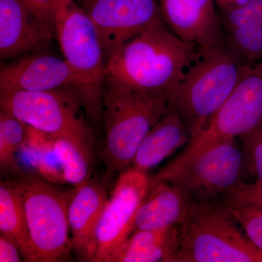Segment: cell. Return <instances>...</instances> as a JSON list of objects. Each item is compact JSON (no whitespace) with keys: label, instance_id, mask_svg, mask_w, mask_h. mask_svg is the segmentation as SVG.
Here are the masks:
<instances>
[{"label":"cell","instance_id":"obj_22","mask_svg":"<svg viewBox=\"0 0 262 262\" xmlns=\"http://www.w3.org/2000/svg\"><path fill=\"white\" fill-rule=\"evenodd\" d=\"M27 125L6 112L0 111V168L2 173L18 170L16 155L25 141Z\"/></svg>","mask_w":262,"mask_h":262},{"label":"cell","instance_id":"obj_5","mask_svg":"<svg viewBox=\"0 0 262 262\" xmlns=\"http://www.w3.org/2000/svg\"><path fill=\"white\" fill-rule=\"evenodd\" d=\"M56 39L83 84L81 101L88 118L97 125L103 116L106 56L97 29L75 0H57Z\"/></svg>","mask_w":262,"mask_h":262},{"label":"cell","instance_id":"obj_17","mask_svg":"<svg viewBox=\"0 0 262 262\" xmlns=\"http://www.w3.org/2000/svg\"><path fill=\"white\" fill-rule=\"evenodd\" d=\"M191 139L192 137L182 119L168 107L163 116L143 139L131 166L148 173L176 151L189 144Z\"/></svg>","mask_w":262,"mask_h":262},{"label":"cell","instance_id":"obj_21","mask_svg":"<svg viewBox=\"0 0 262 262\" xmlns=\"http://www.w3.org/2000/svg\"><path fill=\"white\" fill-rule=\"evenodd\" d=\"M224 44L247 64L262 61V23L239 26L224 32ZM256 63V64H257Z\"/></svg>","mask_w":262,"mask_h":262},{"label":"cell","instance_id":"obj_23","mask_svg":"<svg viewBox=\"0 0 262 262\" xmlns=\"http://www.w3.org/2000/svg\"><path fill=\"white\" fill-rule=\"evenodd\" d=\"M248 239L262 251V208L234 201H222Z\"/></svg>","mask_w":262,"mask_h":262},{"label":"cell","instance_id":"obj_7","mask_svg":"<svg viewBox=\"0 0 262 262\" xmlns=\"http://www.w3.org/2000/svg\"><path fill=\"white\" fill-rule=\"evenodd\" d=\"M246 173L242 146L229 139L177 157L154 177L175 184L194 201H218L244 183Z\"/></svg>","mask_w":262,"mask_h":262},{"label":"cell","instance_id":"obj_9","mask_svg":"<svg viewBox=\"0 0 262 262\" xmlns=\"http://www.w3.org/2000/svg\"><path fill=\"white\" fill-rule=\"evenodd\" d=\"M149 182L148 173L133 166L119 173L96 227L91 261L111 262L134 232L136 213Z\"/></svg>","mask_w":262,"mask_h":262},{"label":"cell","instance_id":"obj_6","mask_svg":"<svg viewBox=\"0 0 262 262\" xmlns=\"http://www.w3.org/2000/svg\"><path fill=\"white\" fill-rule=\"evenodd\" d=\"M0 108L27 126L53 139L72 141L92 156L94 130L74 88L45 91H0Z\"/></svg>","mask_w":262,"mask_h":262},{"label":"cell","instance_id":"obj_10","mask_svg":"<svg viewBox=\"0 0 262 262\" xmlns=\"http://www.w3.org/2000/svg\"><path fill=\"white\" fill-rule=\"evenodd\" d=\"M261 125L262 75L252 68L179 156L187 158L218 141L241 137Z\"/></svg>","mask_w":262,"mask_h":262},{"label":"cell","instance_id":"obj_8","mask_svg":"<svg viewBox=\"0 0 262 262\" xmlns=\"http://www.w3.org/2000/svg\"><path fill=\"white\" fill-rule=\"evenodd\" d=\"M13 183L23 202L34 262L67 261L73 252L68 218L71 192H60L36 176H21Z\"/></svg>","mask_w":262,"mask_h":262},{"label":"cell","instance_id":"obj_14","mask_svg":"<svg viewBox=\"0 0 262 262\" xmlns=\"http://www.w3.org/2000/svg\"><path fill=\"white\" fill-rule=\"evenodd\" d=\"M54 39L49 29L21 0H0L2 62L47 51Z\"/></svg>","mask_w":262,"mask_h":262},{"label":"cell","instance_id":"obj_25","mask_svg":"<svg viewBox=\"0 0 262 262\" xmlns=\"http://www.w3.org/2000/svg\"><path fill=\"white\" fill-rule=\"evenodd\" d=\"M220 18L224 32L245 24L262 23V0H249L239 8L222 10Z\"/></svg>","mask_w":262,"mask_h":262},{"label":"cell","instance_id":"obj_30","mask_svg":"<svg viewBox=\"0 0 262 262\" xmlns=\"http://www.w3.org/2000/svg\"><path fill=\"white\" fill-rule=\"evenodd\" d=\"M253 70L258 75H262V61L258 63L257 64L253 66Z\"/></svg>","mask_w":262,"mask_h":262},{"label":"cell","instance_id":"obj_28","mask_svg":"<svg viewBox=\"0 0 262 262\" xmlns=\"http://www.w3.org/2000/svg\"><path fill=\"white\" fill-rule=\"evenodd\" d=\"M22 255L16 244L0 234V262H19L22 261Z\"/></svg>","mask_w":262,"mask_h":262},{"label":"cell","instance_id":"obj_16","mask_svg":"<svg viewBox=\"0 0 262 262\" xmlns=\"http://www.w3.org/2000/svg\"><path fill=\"white\" fill-rule=\"evenodd\" d=\"M193 203L181 188L153 176L136 213L134 231L179 227L189 215Z\"/></svg>","mask_w":262,"mask_h":262},{"label":"cell","instance_id":"obj_18","mask_svg":"<svg viewBox=\"0 0 262 262\" xmlns=\"http://www.w3.org/2000/svg\"><path fill=\"white\" fill-rule=\"evenodd\" d=\"M179 227L135 230L119 248L111 262H174Z\"/></svg>","mask_w":262,"mask_h":262},{"label":"cell","instance_id":"obj_4","mask_svg":"<svg viewBox=\"0 0 262 262\" xmlns=\"http://www.w3.org/2000/svg\"><path fill=\"white\" fill-rule=\"evenodd\" d=\"M234 222L222 201H194L179 226L174 262H262V251Z\"/></svg>","mask_w":262,"mask_h":262},{"label":"cell","instance_id":"obj_15","mask_svg":"<svg viewBox=\"0 0 262 262\" xmlns=\"http://www.w3.org/2000/svg\"><path fill=\"white\" fill-rule=\"evenodd\" d=\"M103 180L90 179L71 192L68 206L72 249L81 261H91L95 232L108 198Z\"/></svg>","mask_w":262,"mask_h":262},{"label":"cell","instance_id":"obj_24","mask_svg":"<svg viewBox=\"0 0 262 262\" xmlns=\"http://www.w3.org/2000/svg\"><path fill=\"white\" fill-rule=\"evenodd\" d=\"M239 139L247 173L262 185V125Z\"/></svg>","mask_w":262,"mask_h":262},{"label":"cell","instance_id":"obj_12","mask_svg":"<svg viewBox=\"0 0 262 262\" xmlns=\"http://www.w3.org/2000/svg\"><path fill=\"white\" fill-rule=\"evenodd\" d=\"M74 88L82 96L83 84L64 58L36 52L2 65L0 91H45Z\"/></svg>","mask_w":262,"mask_h":262},{"label":"cell","instance_id":"obj_13","mask_svg":"<svg viewBox=\"0 0 262 262\" xmlns=\"http://www.w3.org/2000/svg\"><path fill=\"white\" fill-rule=\"evenodd\" d=\"M162 18L170 30L198 50L224 43V32L214 0H158Z\"/></svg>","mask_w":262,"mask_h":262},{"label":"cell","instance_id":"obj_19","mask_svg":"<svg viewBox=\"0 0 262 262\" xmlns=\"http://www.w3.org/2000/svg\"><path fill=\"white\" fill-rule=\"evenodd\" d=\"M0 233L18 246L24 261L34 262L21 196L10 181L0 183Z\"/></svg>","mask_w":262,"mask_h":262},{"label":"cell","instance_id":"obj_20","mask_svg":"<svg viewBox=\"0 0 262 262\" xmlns=\"http://www.w3.org/2000/svg\"><path fill=\"white\" fill-rule=\"evenodd\" d=\"M53 149L65 183L75 187L91 177V157L72 141L53 139Z\"/></svg>","mask_w":262,"mask_h":262},{"label":"cell","instance_id":"obj_2","mask_svg":"<svg viewBox=\"0 0 262 262\" xmlns=\"http://www.w3.org/2000/svg\"><path fill=\"white\" fill-rule=\"evenodd\" d=\"M252 68L224 43L198 50L195 60L168 98V107L182 119L192 139L204 130Z\"/></svg>","mask_w":262,"mask_h":262},{"label":"cell","instance_id":"obj_29","mask_svg":"<svg viewBox=\"0 0 262 262\" xmlns=\"http://www.w3.org/2000/svg\"><path fill=\"white\" fill-rule=\"evenodd\" d=\"M249 0H214L222 10H228L239 8L246 5Z\"/></svg>","mask_w":262,"mask_h":262},{"label":"cell","instance_id":"obj_11","mask_svg":"<svg viewBox=\"0 0 262 262\" xmlns=\"http://www.w3.org/2000/svg\"><path fill=\"white\" fill-rule=\"evenodd\" d=\"M97 29L106 60L138 34L165 23L158 0H78Z\"/></svg>","mask_w":262,"mask_h":262},{"label":"cell","instance_id":"obj_27","mask_svg":"<svg viewBox=\"0 0 262 262\" xmlns=\"http://www.w3.org/2000/svg\"><path fill=\"white\" fill-rule=\"evenodd\" d=\"M225 201L238 202L262 208V185L256 182L252 184L242 183L225 196Z\"/></svg>","mask_w":262,"mask_h":262},{"label":"cell","instance_id":"obj_1","mask_svg":"<svg viewBox=\"0 0 262 262\" xmlns=\"http://www.w3.org/2000/svg\"><path fill=\"white\" fill-rule=\"evenodd\" d=\"M198 49L162 23L117 48L106 59V78L141 92H170L195 60Z\"/></svg>","mask_w":262,"mask_h":262},{"label":"cell","instance_id":"obj_3","mask_svg":"<svg viewBox=\"0 0 262 262\" xmlns=\"http://www.w3.org/2000/svg\"><path fill=\"white\" fill-rule=\"evenodd\" d=\"M168 98V92H141L105 79L101 156L106 185L130 167L143 139L166 112Z\"/></svg>","mask_w":262,"mask_h":262},{"label":"cell","instance_id":"obj_26","mask_svg":"<svg viewBox=\"0 0 262 262\" xmlns=\"http://www.w3.org/2000/svg\"><path fill=\"white\" fill-rule=\"evenodd\" d=\"M40 19L56 38L57 0H21Z\"/></svg>","mask_w":262,"mask_h":262}]
</instances>
